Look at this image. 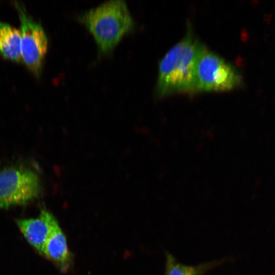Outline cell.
Returning a JSON list of instances; mask_svg holds the SVG:
<instances>
[{
	"label": "cell",
	"mask_w": 275,
	"mask_h": 275,
	"mask_svg": "<svg viewBox=\"0 0 275 275\" xmlns=\"http://www.w3.org/2000/svg\"><path fill=\"white\" fill-rule=\"evenodd\" d=\"M204 47L189 28L159 63L156 86L158 96L196 92V66Z\"/></svg>",
	"instance_id": "6da1fadb"
},
{
	"label": "cell",
	"mask_w": 275,
	"mask_h": 275,
	"mask_svg": "<svg viewBox=\"0 0 275 275\" xmlns=\"http://www.w3.org/2000/svg\"><path fill=\"white\" fill-rule=\"evenodd\" d=\"M78 20L93 35L103 53L109 52L134 25L127 5L122 0L105 2L79 15Z\"/></svg>",
	"instance_id": "7a4b0ae2"
},
{
	"label": "cell",
	"mask_w": 275,
	"mask_h": 275,
	"mask_svg": "<svg viewBox=\"0 0 275 275\" xmlns=\"http://www.w3.org/2000/svg\"><path fill=\"white\" fill-rule=\"evenodd\" d=\"M196 92L229 91L241 86L242 77L231 64L205 46L197 62Z\"/></svg>",
	"instance_id": "3957f363"
},
{
	"label": "cell",
	"mask_w": 275,
	"mask_h": 275,
	"mask_svg": "<svg viewBox=\"0 0 275 275\" xmlns=\"http://www.w3.org/2000/svg\"><path fill=\"white\" fill-rule=\"evenodd\" d=\"M20 22L22 60L36 76L41 74L48 48V39L40 23L29 14L24 5L14 1Z\"/></svg>",
	"instance_id": "277c9868"
},
{
	"label": "cell",
	"mask_w": 275,
	"mask_h": 275,
	"mask_svg": "<svg viewBox=\"0 0 275 275\" xmlns=\"http://www.w3.org/2000/svg\"><path fill=\"white\" fill-rule=\"evenodd\" d=\"M40 181L34 171L22 167L0 171V208L26 203L37 198Z\"/></svg>",
	"instance_id": "5b68a950"
},
{
	"label": "cell",
	"mask_w": 275,
	"mask_h": 275,
	"mask_svg": "<svg viewBox=\"0 0 275 275\" xmlns=\"http://www.w3.org/2000/svg\"><path fill=\"white\" fill-rule=\"evenodd\" d=\"M57 222L50 212L43 210L38 217L19 219L17 224L29 243L43 254L45 243Z\"/></svg>",
	"instance_id": "8992f818"
},
{
	"label": "cell",
	"mask_w": 275,
	"mask_h": 275,
	"mask_svg": "<svg viewBox=\"0 0 275 275\" xmlns=\"http://www.w3.org/2000/svg\"><path fill=\"white\" fill-rule=\"evenodd\" d=\"M43 254L56 262L62 270L66 271L68 269L71 256L65 235L57 222L45 243Z\"/></svg>",
	"instance_id": "52a82bcc"
},
{
	"label": "cell",
	"mask_w": 275,
	"mask_h": 275,
	"mask_svg": "<svg viewBox=\"0 0 275 275\" xmlns=\"http://www.w3.org/2000/svg\"><path fill=\"white\" fill-rule=\"evenodd\" d=\"M165 257L164 275H204L228 260V258H224L196 265H188L178 262L169 252L165 253Z\"/></svg>",
	"instance_id": "ba28073f"
},
{
	"label": "cell",
	"mask_w": 275,
	"mask_h": 275,
	"mask_svg": "<svg viewBox=\"0 0 275 275\" xmlns=\"http://www.w3.org/2000/svg\"><path fill=\"white\" fill-rule=\"evenodd\" d=\"M0 53L6 58L22 61L21 50V33L9 23L0 21Z\"/></svg>",
	"instance_id": "9c48e42d"
}]
</instances>
